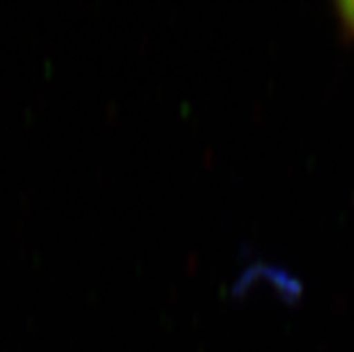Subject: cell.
<instances>
[{
  "label": "cell",
  "mask_w": 354,
  "mask_h": 352,
  "mask_svg": "<svg viewBox=\"0 0 354 352\" xmlns=\"http://www.w3.org/2000/svg\"><path fill=\"white\" fill-rule=\"evenodd\" d=\"M344 15H346L347 20H349V22L354 26V4L344 6Z\"/></svg>",
  "instance_id": "6da1fadb"
}]
</instances>
